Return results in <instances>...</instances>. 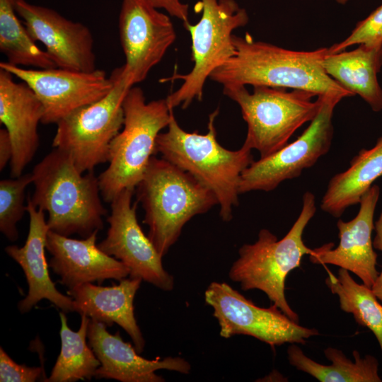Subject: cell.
<instances>
[{
    "mask_svg": "<svg viewBox=\"0 0 382 382\" xmlns=\"http://www.w3.org/2000/svg\"><path fill=\"white\" fill-rule=\"evenodd\" d=\"M234 54L215 69L209 78L222 86L251 85L291 88L317 96H353L325 71L323 59L327 47L296 51L255 40L249 33L233 35Z\"/></svg>",
    "mask_w": 382,
    "mask_h": 382,
    "instance_id": "obj_1",
    "label": "cell"
},
{
    "mask_svg": "<svg viewBox=\"0 0 382 382\" xmlns=\"http://www.w3.org/2000/svg\"><path fill=\"white\" fill-rule=\"evenodd\" d=\"M215 110L209 116L207 132L185 131L174 114L165 132L156 139L155 154L192 175L216 196L219 215L224 221L233 217V209L238 205L239 185L244 170L253 161L251 149L242 146L238 150H228L217 141Z\"/></svg>",
    "mask_w": 382,
    "mask_h": 382,
    "instance_id": "obj_2",
    "label": "cell"
},
{
    "mask_svg": "<svg viewBox=\"0 0 382 382\" xmlns=\"http://www.w3.org/2000/svg\"><path fill=\"white\" fill-rule=\"evenodd\" d=\"M31 174L35 190L29 198L35 207L48 213L50 231L86 238L103 229L108 210L101 202L93 171L83 175L67 153L54 148Z\"/></svg>",
    "mask_w": 382,
    "mask_h": 382,
    "instance_id": "obj_3",
    "label": "cell"
},
{
    "mask_svg": "<svg viewBox=\"0 0 382 382\" xmlns=\"http://www.w3.org/2000/svg\"><path fill=\"white\" fill-rule=\"evenodd\" d=\"M135 189L144 210L147 236L162 257L192 218L218 204L214 194L192 175L154 156Z\"/></svg>",
    "mask_w": 382,
    "mask_h": 382,
    "instance_id": "obj_4",
    "label": "cell"
},
{
    "mask_svg": "<svg viewBox=\"0 0 382 382\" xmlns=\"http://www.w3.org/2000/svg\"><path fill=\"white\" fill-rule=\"evenodd\" d=\"M316 209L315 195L306 192L301 212L288 233L279 240L268 229H261L255 243L239 248L238 257L228 272L229 278L243 290L262 291L272 304L296 323L299 317L286 299L285 280L291 271L300 267L303 256L313 251L304 243L303 233Z\"/></svg>",
    "mask_w": 382,
    "mask_h": 382,
    "instance_id": "obj_5",
    "label": "cell"
},
{
    "mask_svg": "<svg viewBox=\"0 0 382 382\" xmlns=\"http://www.w3.org/2000/svg\"><path fill=\"white\" fill-rule=\"evenodd\" d=\"M122 129L110 146L109 166L98 176L100 194L110 203L122 190L134 189L141 180L161 131L173 114L166 99L146 103L143 91L132 86L122 103Z\"/></svg>",
    "mask_w": 382,
    "mask_h": 382,
    "instance_id": "obj_6",
    "label": "cell"
},
{
    "mask_svg": "<svg viewBox=\"0 0 382 382\" xmlns=\"http://www.w3.org/2000/svg\"><path fill=\"white\" fill-rule=\"evenodd\" d=\"M223 93L240 107L247 124L243 145L267 157L286 146L296 131L317 115L320 99L303 90L245 86H223Z\"/></svg>",
    "mask_w": 382,
    "mask_h": 382,
    "instance_id": "obj_7",
    "label": "cell"
},
{
    "mask_svg": "<svg viewBox=\"0 0 382 382\" xmlns=\"http://www.w3.org/2000/svg\"><path fill=\"white\" fill-rule=\"evenodd\" d=\"M202 13L195 24L188 21L184 27L191 36L192 70L175 74L166 81L182 80L178 89L166 99L170 109L188 107L194 100H201L204 83L212 73L235 53L233 31L249 21L247 11L235 0H201Z\"/></svg>",
    "mask_w": 382,
    "mask_h": 382,
    "instance_id": "obj_8",
    "label": "cell"
},
{
    "mask_svg": "<svg viewBox=\"0 0 382 382\" xmlns=\"http://www.w3.org/2000/svg\"><path fill=\"white\" fill-rule=\"evenodd\" d=\"M110 77L113 86L108 94L57 124L52 146L67 153L81 173L108 162L110 144L123 127L122 103L134 84L124 65Z\"/></svg>",
    "mask_w": 382,
    "mask_h": 382,
    "instance_id": "obj_9",
    "label": "cell"
},
{
    "mask_svg": "<svg viewBox=\"0 0 382 382\" xmlns=\"http://www.w3.org/2000/svg\"><path fill=\"white\" fill-rule=\"evenodd\" d=\"M318 96L320 105L317 115L296 140L267 157L254 161L244 170L240 194L272 191L282 183L299 177L303 170L313 166L328 153L334 135V110L343 98L335 95Z\"/></svg>",
    "mask_w": 382,
    "mask_h": 382,
    "instance_id": "obj_10",
    "label": "cell"
},
{
    "mask_svg": "<svg viewBox=\"0 0 382 382\" xmlns=\"http://www.w3.org/2000/svg\"><path fill=\"white\" fill-rule=\"evenodd\" d=\"M204 299L213 308L220 336L226 339L248 335L274 347L286 343L305 345L319 335L317 329L299 325L274 304L268 308L255 305L226 282H212Z\"/></svg>",
    "mask_w": 382,
    "mask_h": 382,
    "instance_id": "obj_11",
    "label": "cell"
},
{
    "mask_svg": "<svg viewBox=\"0 0 382 382\" xmlns=\"http://www.w3.org/2000/svg\"><path fill=\"white\" fill-rule=\"evenodd\" d=\"M0 68L25 83L40 100L41 123L57 124L74 111L105 97L113 86L103 70L79 71L61 68L25 69L1 62Z\"/></svg>",
    "mask_w": 382,
    "mask_h": 382,
    "instance_id": "obj_12",
    "label": "cell"
},
{
    "mask_svg": "<svg viewBox=\"0 0 382 382\" xmlns=\"http://www.w3.org/2000/svg\"><path fill=\"white\" fill-rule=\"evenodd\" d=\"M134 189L122 190L110 202L106 238L98 248L124 263L129 277L140 278L163 291L174 288V278L163 267V257L143 232L137 218V202L132 204Z\"/></svg>",
    "mask_w": 382,
    "mask_h": 382,
    "instance_id": "obj_13",
    "label": "cell"
},
{
    "mask_svg": "<svg viewBox=\"0 0 382 382\" xmlns=\"http://www.w3.org/2000/svg\"><path fill=\"white\" fill-rule=\"evenodd\" d=\"M119 32L124 66L134 85L146 79L176 37L170 18L146 0H122Z\"/></svg>",
    "mask_w": 382,
    "mask_h": 382,
    "instance_id": "obj_14",
    "label": "cell"
},
{
    "mask_svg": "<svg viewBox=\"0 0 382 382\" xmlns=\"http://www.w3.org/2000/svg\"><path fill=\"white\" fill-rule=\"evenodd\" d=\"M13 4L32 37L45 45L57 67L79 71L96 69L93 37L87 26L25 0H13Z\"/></svg>",
    "mask_w": 382,
    "mask_h": 382,
    "instance_id": "obj_15",
    "label": "cell"
},
{
    "mask_svg": "<svg viewBox=\"0 0 382 382\" xmlns=\"http://www.w3.org/2000/svg\"><path fill=\"white\" fill-rule=\"evenodd\" d=\"M380 187L374 184L362 196L354 218L337 222L339 244L332 243L313 248L310 261L318 265H333L357 275L371 288L379 272L376 269L377 253L374 250L372 232L374 213L380 197Z\"/></svg>",
    "mask_w": 382,
    "mask_h": 382,
    "instance_id": "obj_16",
    "label": "cell"
},
{
    "mask_svg": "<svg viewBox=\"0 0 382 382\" xmlns=\"http://www.w3.org/2000/svg\"><path fill=\"white\" fill-rule=\"evenodd\" d=\"M87 338L100 366L96 370V379H115L121 382H163L164 378L155 372L160 369L187 374L190 364L180 357H157L149 360L138 354L135 347L125 342L120 332L110 334L106 325L90 320Z\"/></svg>",
    "mask_w": 382,
    "mask_h": 382,
    "instance_id": "obj_17",
    "label": "cell"
},
{
    "mask_svg": "<svg viewBox=\"0 0 382 382\" xmlns=\"http://www.w3.org/2000/svg\"><path fill=\"white\" fill-rule=\"evenodd\" d=\"M98 231L81 240L48 231L46 249L52 255L49 267L69 289L86 283L100 284L106 279L120 281L129 275L124 263L98 248Z\"/></svg>",
    "mask_w": 382,
    "mask_h": 382,
    "instance_id": "obj_18",
    "label": "cell"
},
{
    "mask_svg": "<svg viewBox=\"0 0 382 382\" xmlns=\"http://www.w3.org/2000/svg\"><path fill=\"white\" fill-rule=\"evenodd\" d=\"M13 75L0 68V121L13 144L11 175H22L39 146L38 124L42 105L33 91L24 82L16 83Z\"/></svg>",
    "mask_w": 382,
    "mask_h": 382,
    "instance_id": "obj_19",
    "label": "cell"
},
{
    "mask_svg": "<svg viewBox=\"0 0 382 382\" xmlns=\"http://www.w3.org/2000/svg\"><path fill=\"white\" fill-rule=\"evenodd\" d=\"M26 210L29 215V231L23 246L8 245L5 251L22 268L28 293L18 304L21 313L30 311L39 301L47 299L64 313L76 311L73 299L59 292L52 281L45 257L49 226L45 212L35 207L28 199Z\"/></svg>",
    "mask_w": 382,
    "mask_h": 382,
    "instance_id": "obj_20",
    "label": "cell"
},
{
    "mask_svg": "<svg viewBox=\"0 0 382 382\" xmlns=\"http://www.w3.org/2000/svg\"><path fill=\"white\" fill-rule=\"evenodd\" d=\"M142 279L125 278L110 286L86 283L69 289L67 294L75 303L76 311L106 326L114 323L130 336L139 353L144 351L145 340L137 325L134 300Z\"/></svg>",
    "mask_w": 382,
    "mask_h": 382,
    "instance_id": "obj_21",
    "label": "cell"
},
{
    "mask_svg": "<svg viewBox=\"0 0 382 382\" xmlns=\"http://www.w3.org/2000/svg\"><path fill=\"white\" fill-rule=\"evenodd\" d=\"M325 72L353 96L359 95L374 112L382 111V88L377 74L382 67V45L364 44L351 51L328 53Z\"/></svg>",
    "mask_w": 382,
    "mask_h": 382,
    "instance_id": "obj_22",
    "label": "cell"
},
{
    "mask_svg": "<svg viewBox=\"0 0 382 382\" xmlns=\"http://www.w3.org/2000/svg\"><path fill=\"white\" fill-rule=\"evenodd\" d=\"M382 176V135L371 149L359 151L343 172L328 182L320 202L325 213L339 218L351 206L359 204L362 196Z\"/></svg>",
    "mask_w": 382,
    "mask_h": 382,
    "instance_id": "obj_23",
    "label": "cell"
},
{
    "mask_svg": "<svg viewBox=\"0 0 382 382\" xmlns=\"http://www.w3.org/2000/svg\"><path fill=\"white\" fill-rule=\"evenodd\" d=\"M330 364H320L306 355L298 344H290L287 358L291 365L320 382H381L378 373V361L372 355L361 357L354 350V361L342 350L328 347L324 349Z\"/></svg>",
    "mask_w": 382,
    "mask_h": 382,
    "instance_id": "obj_24",
    "label": "cell"
},
{
    "mask_svg": "<svg viewBox=\"0 0 382 382\" xmlns=\"http://www.w3.org/2000/svg\"><path fill=\"white\" fill-rule=\"evenodd\" d=\"M61 328V350L48 382H74L91 380L95 376L100 362L86 343L88 327L91 318L81 315V325L78 331L71 330L67 325L65 313H59Z\"/></svg>",
    "mask_w": 382,
    "mask_h": 382,
    "instance_id": "obj_25",
    "label": "cell"
},
{
    "mask_svg": "<svg viewBox=\"0 0 382 382\" xmlns=\"http://www.w3.org/2000/svg\"><path fill=\"white\" fill-rule=\"evenodd\" d=\"M325 283L338 296L340 307L375 335L382 353V304L371 287L357 283L349 272L340 268L337 276L327 270Z\"/></svg>",
    "mask_w": 382,
    "mask_h": 382,
    "instance_id": "obj_26",
    "label": "cell"
},
{
    "mask_svg": "<svg viewBox=\"0 0 382 382\" xmlns=\"http://www.w3.org/2000/svg\"><path fill=\"white\" fill-rule=\"evenodd\" d=\"M16 14L13 0H0V50L6 56V62L21 67L56 68L46 51L37 46Z\"/></svg>",
    "mask_w": 382,
    "mask_h": 382,
    "instance_id": "obj_27",
    "label": "cell"
},
{
    "mask_svg": "<svg viewBox=\"0 0 382 382\" xmlns=\"http://www.w3.org/2000/svg\"><path fill=\"white\" fill-rule=\"evenodd\" d=\"M30 183L31 173L0 181V231L11 241L18 239L16 224L27 212L25 190Z\"/></svg>",
    "mask_w": 382,
    "mask_h": 382,
    "instance_id": "obj_28",
    "label": "cell"
},
{
    "mask_svg": "<svg viewBox=\"0 0 382 382\" xmlns=\"http://www.w3.org/2000/svg\"><path fill=\"white\" fill-rule=\"evenodd\" d=\"M361 44L369 46L382 45V4L365 19L358 22L346 39L329 47V53L342 52L349 47Z\"/></svg>",
    "mask_w": 382,
    "mask_h": 382,
    "instance_id": "obj_29",
    "label": "cell"
},
{
    "mask_svg": "<svg viewBox=\"0 0 382 382\" xmlns=\"http://www.w3.org/2000/svg\"><path fill=\"white\" fill-rule=\"evenodd\" d=\"M41 374V368L18 364L0 347L1 382H34L40 378Z\"/></svg>",
    "mask_w": 382,
    "mask_h": 382,
    "instance_id": "obj_30",
    "label": "cell"
},
{
    "mask_svg": "<svg viewBox=\"0 0 382 382\" xmlns=\"http://www.w3.org/2000/svg\"><path fill=\"white\" fill-rule=\"evenodd\" d=\"M146 1L156 8L165 9L170 16L183 21V23L188 21V5L180 0Z\"/></svg>",
    "mask_w": 382,
    "mask_h": 382,
    "instance_id": "obj_31",
    "label": "cell"
},
{
    "mask_svg": "<svg viewBox=\"0 0 382 382\" xmlns=\"http://www.w3.org/2000/svg\"><path fill=\"white\" fill-rule=\"evenodd\" d=\"M374 226L376 234L373 239L374 248L382 252V210L374 223ZM371 289L378 300L382 302V270L372 285Z\"/></svg>",
    "mask_w": 382,
    "mask_h": 382,
    "instance_id": "obj_32",
    "label": "cell"
},
{
    "mask_svg": "<svg viewBox=\"0 0 382 382\" xmlns=\"http://www.w3.org/2000/svg\"><path fill=\"white\" fill-rule=\"evenodd\" d=\"M13 149L10 135L6 128L0 129V170L4 169L13 157Z\"/></svg>",
    "mask_w": 382,
    "mask_h": 382,
    "instance_id": "obj_33",
    "label": "cell"
},
{
    "mask_svg": "<svg viewBox=\"0 0 382 382\" xmlns=\"http://www.w3.org/2000/svg\"><path fill=\"white\" fill-rule=\"evenodd\" d=\"M340 4H345L349 0H335Z\"/></svg>",
    "mask_w": 382,
    "mask_h": 382,
    "instance_id": "obj_34",
    "label": "cell"
}]
</instances>
